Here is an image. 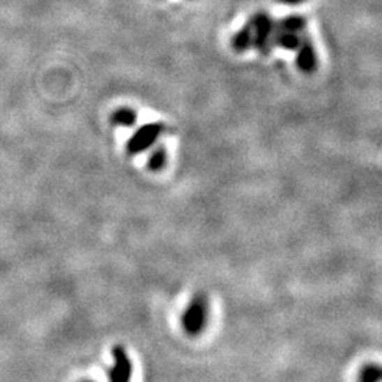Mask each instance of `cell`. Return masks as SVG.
Masks as SVG:
<instances>
[{"mask_svg":"<svg viewBox=\"0 0 382 382\" xmlns=\"http://www.w3.org/2000/svg\"><path fill=\"white\" fill-rule=\"evenodd\" d=\"M304 34V33H303ZM303 34H297V33H291V31H285V30H279L278 27L275 29V36H274V44L279 45L285 50H297V47L300 45L302 37Z\"/></svg>","mask_w":382,"mask_h":382,"instance_id":"7","label":"cell"},{"mask_svg":"<svg viewBox=\"0 0 382 382\" xmlns=\"http://www.w3.org/2000/svg\"><path fill=\"white\" fill-rule=\"evenodd\" d=\"M357 382H382V364H365L358 372Z\"/></svg>","mask_w":382,"mask_h":382,"instance_id":"9","label":"cell"},{"mask_svg":"<svg viewBox=\"0 0 382 382\" xmlns=\"http://www.w3.org/2000/svg\"><path fill=\"white\" fill-rule=\"evenodd\" d=\"M112 355H114V367L108 372L109 382H131L133 368H132V361L129 360L125 348L122 346L114 347Z\"/></svg>","mask_w":382,"mask_h":382,"instance_id":"4","label":"cell"},{"mask_svg":"<svg viewBox=\"0 0 382 382\" xmlns=\"http://www.w3.org/2000/svg\"><path fill=\"white\" fill-rule=\"evenodd\" d=\"M136 122V112L131 108H121L112 115V124L121 126H132Z\"/></svg>","mask_w":382,"mask_h":382,"instance_id":"10","label":"cell"},{"mask_svg":"<svg viewBox=\"0 0 382 382\" xmlns=\"http://www.w3.org/2000/svg\"><path fill=\"white\" fill-rule=\"evenodd\" d=\"M208 311L207 295L204 292H197L182 316V325L187 336L197 337L204 332L208 321Z\"/></svg>","mask_w":382,"mask_h":382,"instance_id":"1","label":"cell"},{"mask_svg":"<svg viewBox=\"0 0 382 382\" xmlns=\"http://www.w3.org/2000/svg\"><path fill=\"white\" fill-rule=\"evenodd\" d=\"M249 24L254 33V45L252 48L258 50L260 54H269L274 47V36L277 29V22L267 13L259 12L249 19Z\"/></svg>","mask_w":382,"mask_h":382,"instance_id":"2","label":"cell"},{"mask_svg":"<svg viewBox=\"0 0 382 382\" xmlns=\"http://www.w3.org/2000/svg\"><path fill=\"white\" fill-rule=\"evenodd\" d=\"M306 26H307V20H306V17H303L300 15L286 16L282 20L277 22V27L279 30L297 33V34H303L304 30H306Z\"/></svg>","mask_w":382,"mask_h":382,"instance_id":"8","label":"cell"},{"mask_svg":"<svg viewBox=\"0 0 382 382\" xmlns=\"http://www.w3.org/2000/svg\"><path fill=\"white\" fill-rule=\"evenodd\" d=\"M85 382H91V381H85Z\"/></svg>","mask_w":382,"mask_h":382,"instance_id":"13","label":"cell"},{"mask_svg":"<svg viewBox=\"0 0 382 382\" xmlns=\"http://www.w3.org/2000/svg\"><path fill=\"white\" fill-rule=\"evenodd\" d=\"M277 2L286 5V6H297V5H302L303 2H306V0H277Z\"/></svg>","mask_w":382,"mask_h":382,"instance_id":"12","label":"cell"},{"mask_svg":"<svg viewBox=\"0 0 382 382\" xmlns=\"http://www.w3.org/2000/svg\"><path fill=\"white\" fill-rule=\"evenodd\" d=\"M231 45L237 52H244L249 48H252L254 45V33H252V27L249 24V22L242 26V29H240L231 38Z\"/></svg>","mask_w":382,"mask_h":382,"instance_id":"6","label":"cell"},{"mask_svg":"<svg viewBox=\"0 0 382 382\" xmlns=\"http://www.w3.org/2000/svg\"><path fill=\"white\" fill-rule=\"evenodd\" d=\"M149 169L153 172H159L166 165V149L165 147H157L152 152L150 157H149Z\"/></svg>","mask_w":382,"mask_h":382,"instance_id":"11","label":"cell"},{"mask_svg":"<svg viewBox=\"0 0 382 382\" xmlns=\"http://www.w3.org/2000/svg\"><path fill=\"white\" fill-rule=\"evenodd\" d=\"M296 51H297L296 64L299 70L304 74H311L317 68V54H316L311 38L303 34L300 45L297 47Z\"/></svg>","mask_w":382,"mask_h":382,"instance_id":"5","label":"cell"},{"mask_svg":"<svg viewBox=\"0 0 382 382\" xmlns=\"http://www.w3.org/2000/svg\"><path fill=\"white\" fill-rule=\"evenodd\" d=\"M165 132V125L163 124H147L139 128L133 136L129 139L126 145V150L131 156L142 153L147 150L152 145L156 143V140L160 138V135Z\"/></svg>","mask_w":382,"mask_h":382,"instance_id":"3","label":"cell"}]
</instances>
